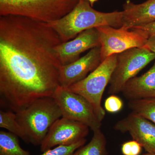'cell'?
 <instances>
[{"label": "cell", "mask_w": 155, "mask_h": 155, "mask_svg": "<svg viewBox=\"0 0 155 155\" xmlns=\"http://www.w3.org/2000/svg\"><path fill=\"white\" fill-rule=\"evenodd\" d=\"M128 107L132 110V113L155 124V97L130 100Z\"/></svg>", "instance_id": "e0dca14e"}, {"label": "cell", "mask_w": 155, "mask_h": 155, "mask_svg": "<svg viewBox=\"0 0 155 155\" xmlns=\"http://www.w3.org/2000/svg\"><path fill=\"white\" fill-rule=\"evenodd\" d=\"M86 141L84 138L71 145L58 146L39 155H72L76 150L83 146Z\"/></svg>", "instance_id": "d6986e66"}, {"label": "cell", "mask_w": 155, "mask_h": 155, "mask_svg": "<svg viewBox=\"0 0 155 155\" xmlns=\"http://www.w3.org/2000/svg\"><path fill=\"white\" fill-rule=\"evenodd\" d=\"M130 29L141 31L149 38L150 37L155 35V21L146 25L134 27Z\"/></svg>", "instance_id": "7402d4cb"}, {"label": "cell", "mask_w": 155, "mask_h": 155, "mask_svg": "<svg viewBox=\"0 0 155 155\" xmlns=\"http://www.w3.org/2000/svg\"><path fill=\"white\" fill-rule=\"evenodd\" d=\"M115 130L127 132L147 153L155 154V124L133 113L116 122Z\"/></svg>", "instance_id": "30bf717a"}, {"label": "cell", "mask_w": 155, "mask_h": 155, "mask_svg": "<svg viewBox=\"0 0 155 155\" xmlns=\"http://www.w3.org/2000/svg\"><path fill=\"white\" fill-rule=\"evenodd\" d=\"M88 126L74 120L62 117L50 128L40 147L44 152L58 146H69L82 140L87 135Z\"/></svg>", "instance_id": "9c48e42d"}, {"label": "cell", "mask_w": 155, "mask_h": 155, "mask_svg": "<svg viewBox=\"0 0 155 155\" xmlns=\"http://www.w3.org/2000/svg\"><path fill=\"white\" fill-rule=\"evenodd\" d=\"M100 45L96 28L87 29L69 41L62 42L54 49L55 54L61 66H65L80 58L85 51Z\"/></svg>", "instance_id": "7c38bea8"}, {"label": "cell", "mask_w": 155, "mask_h": 155, "mask_svg": "<svg viewBox=\"0 0 155 155\" xmlns=\"http://www.w3.org/2000/svg\"><path fill=\"white\" fill-rule=\"evenodd\" d=\"M117 57V54H115L106 58L84 79L67 88L82 96L91 104L101 122L106 114L105 110L101 105L102 98L116 67Z\"/></svg>", "instance_id": "5b68a950"}, {"label": "cell", "mask_w": 155, "mask_h": 155, "mask_svg": "<svg viewBox=\"0 0 155 155\" xmlns=\"http://www.w3.org/2000/svg\"><path fill=\"white\" fill-rule=\"evenodd\" d=\"M62 41L46 22L0 16L1 106L17 113L52 97L60 86L61 64L54 49Z\"/></svg>", "instance_id": "6da1fadb"}, {"label": "cell", "mask_w": 155, "mask_h": 155, "mask_svg": "<svg viewBox=\"0 0 155 155\" xmlns=\"http://www.w3.org/2000/svg\"><path fill=\"white\" fill-rule=\"evenodd\" d=\"M107 141L101 129L94 132L88 144L78 149L72 155H107Z\"/></svg>", "instance_id": "9a60e30c"}, {"label": "cell", "mask_w": 155, "mask_h": 155, "mask_svg": "<svg viewBox=\"0 0 155 155\" xmlns=\"http://www.w3.org/2000/svg\"><path fill=\"white\" fill-rule=\"evenodd\" d=\"M52 97L61 109L62 117L81 122L93 132L100 129L101 122L91 104L82 96L59 86Z\"/></svg>", "instance_id": "52a82bcc"}, {"label": "cell", "mask_w": 155, "mask_h": 155, "mask_svg": "<svg viewBox=\"0 0 155 155\" xmlns=\"http://www.w3.org/2000/svg\"><path fill=\"white\" fill-rule=\"evenodd\" d=\"M15 113L29 143L35 146L41 145L53 124L63 116L53 97L39 99Z\"/></svg>", "instance_id": "3957f363"}, {"label": "cell", "mask_w": 155, "mask_h": 155, "mask_svg": "<svg viewBox=\"0 0 155 155\" xmlns=\"http://www.w3.org/2000/svg\"><path fill=\"white\" fill-rule=\"evenodd\" d=\"M142 148L138 142L133 140L123 143L121 151L123 155H140Z\"/></svg>", "instance_id": "44dd1931"}, {"label": "cell", "mask_w": 155, "mask_h": 155, "mask_svg": "<svg viewBox=\"0 0 155 155\" xmlns=\"http://www.w3.org/2000/svg\"><path fill=\"white\" fill-rule=\"evenodd\" d=\"M18 137L10 132L0 131V155H30L19 144Z\"/></svg>", "instance_id": "2e32d148"}, {"label": "cell", "mask_w": 155, "mask_h": 155, "mask_svg": "<svg viewBox=\"0 0 155 155\" xmlns=\"http://www.w3.org/2000/svg\"><path fill=\"white\" fill-rule=\"evenodd\" d=\"M122 92L130 100L155 97V62L143 75L131 78L125 84Z\"/></svg>", "instance_id": "5bb4252c"}, {"label": "cell", "mask_w": 155, "mask_h": 155, "mask_svg": "<svg viewBox=\"0 0 155 155\" xmlns=\"http://www.w3.org/2000/svg\"><path fill=\"white\" fill-rule=\"evenodd\" d=\"M122 28L129 30L155 21V0L135 4L127 0L123 5Z\"/></svg>", "instance_id": "4fadbf2b"}, {"label": "cell", "mask_w": 155, "mask_h": 155, "mask_svg": "<svg viewBox=\"0 0 155 155\" xmlns=\"http://www.w3.org/2000/svg\"><path fill=\"white\" fill-rule=\"evenodd\" d=\"M155 59V55L144 47L135 48L117 54L116 67L110 80L108 93L122 92L127 81Z\"/></svg>", "instance_id": "8992f818"}, {"label": "cell", "mask_w": 155, "mask_h": 155, "mask_svg": "<svg viewBox=\"0 0 155 155\" xmlns=\"http://www.w3.org/2000/svg\"><path fill=\"white\" fill-rule=\"evenodd\" d=\"M101 47V57L106 58L135 48L144 47L148 38L134 29L116 28L109 25L97 28Z\"/></svg>", "instance_id": "ba28073f"}, {"label": "cell", "mask_w": 155, "mask_h": 155, "mask_svg": "<svg viewBox=\"0 0 155 155\" xmlns=\"http://www.w3.org/2000/svg\"><path fill=\"white\" fill-rule=\"evenodd\" d=\"M89 2L90 4L93 7L94 3L96 2L98 0H87Z\"/></svg>", "instance_id": "cb8c5ba5"}, {"label": "cell", "mask_w": 155, "mask_h": 155, "mask_svg": "<svg viewBox=\"0 0 155 155\" xmlns=\"http://www.w3.org/2000/svg\"><path fill=\"white\" fill-rule=\"evenodd\" d=\"M122 16V11L100 12L93 8L87 0H79L75 8L67 15L47 23L58 34L62 42H65L91 28L104 25L121 28Z\"/></svg>", "instance_id": "7a4b0ae2"}, {"label": "cell", "mask_w": 155, "mask_h": 155, "mask_svg": "<svg viewBox=\"0 0 155 155\" xmlns=\"http://www.w3.org/2000/svg\"><path fill=\"white\" fill-rule=\"evenodd\" d=\"M144 47L149 50L155 55V35L149 37Z\"/></svg>", "instance_id": "603a6c76"}, {"label": "cell", "mask_w": 155, "mask_h": 155, "mask_svg": "<svg viewBox=\"0 0 155 155\" xmlns=\"http://www.w3.org/2000/svg\"><path fill=\"white\" fill-rule=\"evenodd\" d=\"M123 103L119 97L115 94L111 95L105 101V110L108 113L115 114L121 110Z\"/></svg>", "instance_id": "ffe728a7"}, {"label": "cell", "mask_w": 155, "mask_h": 155, "mask_svg": "<svg viewBox=\"0 0 155 155\" xmlns=\"http://www.w3.org/2000/svg\"><path fill=\"white\" fill-rule=\"evenodd\" d=\"M142 155H155V153H146L143 154Z\"/></svg>", "instance_id": "d4e9b609"}, {"label": "cell", "mask_w": 155, "mask_h": 155, "mask_svg": "<svg viewBox=\"0 0 155 155\" xmlns=\"http://www.w3.org/2000/svg\"><path fill=\"white\" fill-rule=\"evenodd\" d=\"M79 0H0V16H22L47 22L69 13Z\"/></svg>", "instance_id": "277c9868"}, {"label": "cell", "mask_w": 155, "mask_h": 155, "mask_svg": "<svg viewBox=\"0 0 155 155\" xmlns=\"http://www.w3.org/2000/svg\"><path fill=\"white\" fill-rule=\"evenodd\" d=\"M0 127L17 136L26 143H29L25 131L17 120L16 113L13 111H0Z\"/></svg>", "instance_id": "ac0fdd59"}, {"label": "cell", "mask_w": 155, "mask_h": 155, "mask_svg": "<svg viewBox=\"0 0 155 155\" xmlns=\"http://www.w3.org/2000/svg\"><path fill=\"white\" fill-rule=\"evenodd\" d=\"M102 62L100 45L91 49L86 55L71 64L61 66L59 75L60 86L68 88L83 80Z\"/></svg>", "instance_id": "8fae6325"}]
</instances>
